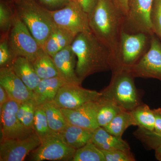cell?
Returning <instances> with one entry per match:
<instances>
[{"label": "cell", "mask_w": 161, "mask_h": 161, "mask_svg": "<svg viewBox=\"0 0 161 161\" xmlns=\"http://www.w3.org/2000/svg\"><path fill=\"white\" fill-rule=\"evenodd\" d=\"M0 86L6 90L10 99L19 103L33 99V92L27 87L10 67L0 68Z\"/></svg>", "instance_id": "9a60e30c"}, {"label": "cell", "mask_w": 161, "mask_h": 161, "mask_svg": "<svg viewBox=\"0 0 161 161\" xmlns=\"http://www.w3.org/2000/svg\"><path fill=\"white\" fill-rule=\"evenodd\" d=\"M43 7L50 10L61 9L70 2L71 0H39Z\"/></svg>", "instance_id": "e575fe53"}, {"label": "cell", "mask_w": 161, "mask_h": 161, "mask_svg": "<svg viewBox=\"0 0 161 161\" xmlns=\"http://www.w3.org/2000/svg\"><path fill=\"white\" fill-rule=\"evenodd\" d=\"M36 107V105L33 99L20 104L17 112V116L26 128L34 130V123L35 110Z\"/></svg>", "instance_id": "f1b7e54d"}, {"label": "cell", "mask_w": 161, "mask_h": 161, "mask_svg": "<svg viewBox=\"0 0 161 161\" xmlns=\"http://www.w3.org/2000/svg\"><path fill=\"white\" fill-rule=\"evenodd\" d=\"M10 68L27 87L32 92L41 80L36 73L32 63L26 58L22 57L15 58Z\"/></svg>", "instance_id": "ac0fdd59"}, {"label": "cell", "mask_w": 161, "mask_h": 161, "mask_svg": "<svg viewBox=\"0 0 161 161\" xmlns=\"http://www.w3.org/2000/svg\"><path fill=\"white\" fill-rule=\"evenodd\" d=\"M66 84L59 77L41 79L33 91V100L37 106L54 100L59 90Z\"/></svg>", "instance_id": "e0dca14e"}, {"label": "cell", "mask_w": 161, "mask_h": 161, "mask_svg": "<svg viewBox=\"0 0 161 161\" xmlns=\"http://www.w3.org/2000/svg\"><path fill=\"white\" fill-rule=\"evenodd\" d=\"M41 144L36 132L24 139L1 140L0 161H22Z\"/></svg>", "instance_id": "4fadbf2b"}, {"label": "cell", "mask_w": 161, "mask_h": 161, "mask_svg": "<svg viewBox=\"0 0 161 161\" xmlns=\"http://www.w3.org/2000/svg\"><path fill=\"white\" fill-rule=\"evenodd\" d=\"M91 142L101 150H130L127 142L107 132L103 127H99L94 130Z\"/></svg>", "instance_id": "ffe728a7"}, {"label": "cell", "mask_w": 161, "mask_h": 161, "mask_svg": "<svg viewBox=\"0 0 161 161\" xmlns=\"http://www.w3.org/2000/svg\"><path fill=\"white\" fill-rule=\"evenodd\" d=\"M93 131L94 130L68 124L60 133L67 143L77 150L91 142Z\"/></svg>", "instance_id": "44dd1931"}, {"label": "cell", "mask_w": 161, "mask_h": 161, "mask_svg": "<svg viewBox=\"0 0 161 161\" xmlns=\"http://www.w3.org/2000/svg\"><path fill=\"white\" fill-rule=\"evenodd\" d=\"M160 39L161 40V36L160 37Z\"/></svg>", "instance_id": "b9f144b4"}, {"label": "cell", "mask_w": 161, "mask_h": 161, "mask_svg": "<svg viewBox=\"0 0 161 161\" xmlns=\"http://www.w3.org/2000/svg\"><path fill=\"white\" fill-rule=\"evenodd\" d=\"M98 102L99 107L97 114V121L99 127L105 126L115 116L123 111L110 101L99 97Z\"/></svg>", "instance_id": "484cf974"}, {"label": "cell", "mask_w": 161, "mask_h": 161, "mask_svg": "<svg viewBox=\"0 0 161 161\" xmlns=\"http://www.w3.org/2000/svg\"></svg>", "instance_id": "7bdbcfd3"}, {"label": "cell", "mask_w": 161, "mask_h": 161, "mask_svg": "<svg viewBox=\"0 0 161 161\" xmlns=\"http://www.w3.org/2000/svg\"><path fill=\"white\" fill-rule=\"evenodd\" d=\"M98 1V0H78L82 9L88 15L94 9Z\"/></svg>", "instance_id": "d590c367"}, {"label": "cell", "mask_w": 161, "mask_h": 161, "mask_svg": "<svg viewBox=\"0 0 161 161\" xmlns=\"http://www.w3.org/2000/svg\"><path fill=\"white\" fill-rule=\"evenodd\" d=\"M71 47L78 59L76 73L81 82L95 73L112 70L114 64L112 52L92 31L78 34Z\"/></svg>", "instance_id": "6da1fadb"}, {"label": "cell", "mask_w": 161, "mask_h": 161, "mask_svg": "<svg viewBox=\"0 0 161 161\" xmlns=\"http://www.w3.org/2000/svg\"><path fill=\"white\" fill-rule=\"evenodd\" d=\"M34 128L35 132L41 140L52 131L50 129L45 112L41 106L36 107Z\"/></svg>", "instance_id": "f546056e"}, {"label": "cell", "mask_w": 161, "mask_h": 161, "mask_svg": "<svg viewBox=\"0 0 161 161\" xmlns=\"http://www.w3.org/2000/svg\"><path fill=\"white\" fill-rule=\"evenodd\" d=\"M131 126H136L131 112L122 111L103 128L112 135L122 138L124 132Z\"/></svg>", "instance_id": "cb8c5ba5"}, {"label": "cell", "mask_w": 161, "mask_h": 161, "mask_svg": "<svg viewBox=\"0 0 161 161\" xmlns=\"http://www.w3.org/2000/svg\"><path fill=\"white\" fill-rule=\"evenodd\" d=\"M100 92L84 88L80 85L66 83L60 87L53 102L60 108L74 109L98 100Z\"/></svg>", "instance_id": "7c38bea8"}, {"label": "cell", "mask_w": 161, "mask_h": 161, "mask_svg": "<svg viewBox=\"0 0 161 161\" xmlns=\"http://www.w3.org/2000/svg\"><path fill=\"white\" fill-rule=\"evenodd\" d=\"M72 161H106L102 150L90 142L76 150Z\"/></svg>", "instance_id": "4316f807"}, {"label": "cell", "mask_w": 161, "mask_h": 161, "mask_svg": "<svg viewBox=\"0 0 161 161\" xmlns=\"http://www.w3.org/2000/svg\"><path fill=\"white\" fill-rule=\"evenodd\" d=\"M155 34L151 36L150 47L130 69L135 78H154L161 81V43Z\"/></svg>", "instance_id": "30bf717a"}, {"label": "cell", "mask_w": 161, "mask_h": 161, "mask_svg": "<svg viewBox=\"0 0 161 161\" xmlns=\"http://www.w3.org/2000/svg\"><path fill=\"white\" fill-rule=\"evenodd\" d=\"M46 115L50 129L53 132L60 133L64 130L68 123L61 108L53 102L41 105Z\"/></svg>", "instance_id": "7402d4cb"}, {"label": "cell", "mask_w": 161, "mask_h": 161, "mask_svg": "<svg viewBox=\"0 0 161 161\" xmlns=\"http://www.w3.org/2000/svg\"><path fill=\"white\" fill-rule=\"evenodd\" d=\"M75 37L70 32L56 25L45 42L43 50L53 58L61 50L71 45Z\"/></svg>", "instance_id": "d6986e66"}, {"label": "cell", "mask_w": 161, "mask_h": 161, "mask_svg": "<svg viewBox=\"0 0 161 161\" xmlns=\"http://www.w3.org/2000/svg\"><path fill=\"white\" fill-rule=\"evenodd\" d=\"M31 63L36 73L41 79L59 77L53 58L43 49Z\"/></svg>", "instance_id": "603a6c76"}, {"label": "cell", "mask_w": 161, "mask_h": 161, "mask_svg": "<svg viewBox=\"0 0 161 161\" xmlns=\"http://www.w3.org/2000/svg\"><path fill=\"white\" fill-rule=\"evenodd\" d=\"M106 161H134V156L130 150H102Z\"/></svg>", "instance_id": "836d02e7"}, {"label": "cell", "mask_w": 161, "mask_h": 161, "mask_svg": "<svg viewBox=\"0 0 161 161\" xmlns=\"http://www.w3.org/2000/svg\"><path fill=\"white\" fill-rule=\"evenodd\" d=\"M89 19L91 31L112 52L114 66L124 29V14L113 0H98L89 14Z\"/></svg>", "instance_id": "7a4b0ae2"}, {"label": "cell", "mask_w": 161, "mask_h": 161, "mask_svg": "<svg viewBox=\"0 0 161 161\" xmlns=\"http://www.w3.org/2000/svg\"><path fill=\"white\" fill-rule=\"evenodd\" d=\"M115 5L122 12L124 15L126 14L128 11L130 0H113Z\"/></svg>", "instance_id": "74e56055"}, {"label": "cell", "mask_w": 161, "mask_h": 161, "mask_svg": "<svg viewBox=\"0 0 161 161\" xmlns=\"http://www.w3.org/2000/svg\"><path fill=\"white\" fill-rule=\"evenodd\" d=\"M8 40L10 49L15 58L23 57L31 62L43 49L16 12Z\"/></svg>", "instance_id": "8992f818"}, {"label": "cell", "mask_w": 161, "mask_h": 161, "mask_svg": "<svg viewBox=\"0 0 161 161\" xmlns=\"http://www.w3.org/2000/svg\"><path fill=\"white\" fill-rule=\"evenodd\" d=\"M156 158L158 161H161V145L154 150Z\"/></svg>", "instance_id": "ab89813d"}, {"label": "cell", "mask_w": 161, "mask_h": 161, "mask_svg": "<svg viewBox=\"0 0 161 161\" xmlns=\"http://www.w3.org/2000/svg\"><path fill=\"white\" fill-rule=\"evenodd\" d=\"M71 1H78V0H71Z\"/></svg>", "instance_id": "60d3db41"}, {"label": "cell", "mask_w": 161, "mask_h": 161, "mask_svg": "<svg viewBox=\"0 0 161 161\" xmlns=\"http://www.w3.org/2000/svg\"><path fill=\"white\" fill-rule=\"evenodd\" d=\"M76 150L67 143L60 133L51 131L41 140L40 146L33 151L31 159L33 161H71Z\"/></svg>", "instance_id": "ba28073f"}, {"label": "cell", "mask_w": 161, "mask_h": 161, "mask_svg": "<svg viewBox=\"0 0 161 161\" xmlns=\"http://www.w3.org/2000/svg\"><path fill=\"white\" fill-rule=\"evenodd\" d=\"M130 112L136 126L150 131L154 130L155 116L153 109H151L149 106L142 103Z\"/></svg>", "instance_id": "d4e9b609"}, {"label": "cell", "mask_w": 161, "mask_h": 161, "mask_svg": "<svg viewBox=\"0 0 161 161\" xmlns=\"http://www.w3.org/2000/svg\"><path fill=\"white\" fill-rule=\"evenodd\" d=\"M135 78L130 69L113 70L110 83L100 92V98L112 102L123 111L131 112L142 103V94L135 85Z\"/></svg>", "instance_id": "3957f363"}, {"label": "cell", "mask_w": 161, "mask_h": 161, "mask_svg": "<svg viewBox=\"0 0 161 161\" xmlns=\"http://www.w3.org/2000/svg\"><path fill=\"white\" fill-rule=\"evenodd\" d=\"M154 116H155V124L153 131L161 134V108L153 109Z\"/></svg>", "instance_id": "8d00e7d4"}, {"label": "cell", "mask_w": 161, "mask_h": 161, "mask_svg": "<svg viewBox=\"0 0 161 161\" xmlns=\"http://www.w3.org/2000/svg\"><path fill=\"white\" fill-rule=\"evenodd\" d=\"M9 95L3 86H0V109L2 108L3 105L10 100Z\"/></svg>", "instance_id": "f35d334b"}, {"label": "cell", "mask_w": 161, "mask_h": 161, "mask_svg": "<svg viewBox=\"0 0 161 161\" xmlns=\"http://www.w3.org/2000/svg\"><path fill=\"white\" fill-rule=\"evenodd\" d=\"M9 34L3 35L0 43V68L11 67L15 59L10 48Z\"/></svg>", "instance_id": "1f68e13d"}, {"label": "cell", "mask_w": 161, "mask_h": 161, "mask_svg": "<svg viewBox=\"0 0 161 161\" xmlns=\"http://www.w3.org/2000/svg\"><path fill=\"white\" fill-rule=\"evenodd\" d=\"M98 100L90 102L74 109L61 108L68 124L92 130L99 127L97 121Z\"/></svg>", "instance_id": "5bb4252c"}, {"label": "cell", "mask_w": 161, "mask_h": 161, "mask_svg": "<svg viewBox=\"0 0 161 161\" xmlns=\"http://www.w3.org/2000/svg\"><path fill=\"white\" fill-rule=\"evenodd\" d=\"M76 56L71 45L58 52L53 57L58 76L66 83L81 85L76 73Z\"/></svg>", "instance_id": "2e32d148"}, {"label": "cell", "mask_w": 161, "mask_h": 161, "mask_svg": "<svg viewBox=\"0 0 161 161\" xmlns=\"http://www.w3.org/2000/svg\"><path fill=\"white\" fill-rule=\"evenodd\" d=\"M14 1L16 13L43 49L46 40L56 26L50 10L36 0Z\"/></svg>", "instance_id": "277c9868"}, {"label": "cell", "mask_w": 161, "mask_h": 161, "mask_svg": "<svg viewBox=\"0 0 161 161\" xmlns=\"http://www.w3.org/2000/svg\"><path fill=\"white\" fill-rule=\"evenodd\" d=\"M153 0H130L125 16L124 30L130 33L155 34L151 20Z\"/></svg>", "instance_id": "9c48e42d"}, {"label": "cell", "mask_w": 161, "mask_h": 161, "mask_svg": "<svg viewBox=\"0 0 161 161\" xmlns=\"http://www.w3.org/2000/svg\"><path fill=\"white\" fill-rule=\"evenodd\" d=\"M20 103L10 100L1 108V140L24 139L35 132L32 129L26 128L17 116Z\"/></svg>", "instance_id": "8fae6325"}, {"label": "cell", "mask_w": 161, "mask_h": 161, "mask_svg": "<svg viewBox=\"0 0 161 161\" xmlns=\"http://www.w3.org/2000/svg\"><path fill=\"white\" fill-rule=\"evenodd\" d=\"M133 135L148 150H154L161 145V134L155 131L138 127Z\"/></svg>", "instance_id": "83f0119b"}, {"label": "cell", "mask_w": 161, "mask_h": 161, "mask_svg": "<svg viewBox=\"0 0 161 161\" xmlns=\"http://www.w3.org/2000/svg\"><path fill=\"white\" fill-rule=\"evenodd\" d=\"M150 38L151 36L144 33H130L123 30L112 71L118 68L131 69L149 49Z\"/></svg>", "instance_id": "5b68a950"}, {"label": "cell", "mask_w": 161, "mask_h": 161, "mask_svg": "<svg viewBox=\"0 0 161 161\" xmlns=\"http://www.w3.org/2000/svg\"><path fill=\"white\" fill-rule=\"evenodd\" d=\"M151 20L154 34L160 39L161 36V0H153Z\"/></svg>", "instance_id": "d6a6232c"}, {"label": "cell", "mask_w": 161, "mask_h": 161, "mask_svg": "<svg viewBox=\"0 0 161 161\" xmlns=\"http://www.w3.org/2000/svg\"><path fill=\"white\" fill-rule=\"evenodd\" d=\"M56 26L70 32L75 36L80 33L91 32L89 15L78 1H71L61 9L50 10Z\"/></svg>", "instance_id": "52a82bcc"}, {"label": "cell", "mask_w": 161, "mask_h": 161, "mask_svg": "<svg viewBox=\"0 0 161 161\" xmlns=\"http://www.w3.org/2000/svg\"><path fill=\"white\" fill-rule=\"evenodd\" d=\"M14 13L9 4L4 1L0 2V29L3 35L9 34L11 29Z\"/></svg>", "instance_id": "4dcf8cb0"}]
</instances>
